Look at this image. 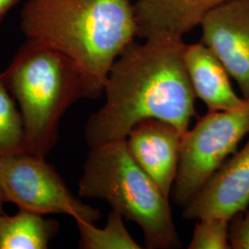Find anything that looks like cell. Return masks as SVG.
Masks as SVG:
<instances>
[{
    "label": "cell",
    "mask_w": 249,
    "mask_h": 249,
    "mask_svg": "<svg viewBox=\"0 0 249 249\" xmlns=\"http://www.w3.org/2000/svg\"><path fill=\"white\" fill-rule=\"evenodd\" d=\"M181 138L174 124L153 118L136 124L125 139L134 160L169 199L178 174Z\"/></svg>",
    "instance_id": "9"
},
{
    "label": "cell",
    "mask_w": 249,
    "mask_h": 249,
    "mask_svg": "<svg viewBox=\"0 0 249 249\" xmlns=\"http://www.w3.org/2000/svg\"><path fill=\"white\" fill-rule=\"evenodd\" d=\"M19 24L26 39L76 63L98 98L113 64L138 30L130 0H27Z\"/></svg>",
    "instance_id": "2"
},
{
    "label": "cell",
    "mask_w": 249,
    "mask_h": 249,
    "mask_svg": "<svg viewBox=\"0 0 249 249\" xmlns=\"http://www.w3.org/2000/svg\"><path fill=\"white\" fill-rule=\"evenodd\" d=\"M18 0H0V23Z\"/></svg>",
    "instance_id": "17"
},
{
    "label": "cell",
    "mask_w": 249,
    "mask_h": 249,
    "mask_svg": "<svg viewBox=\"0 0 249 249\" xmlns=\"http://www.w3.org/2000/svg\"><path fill=\"white\" fill-rule=\"evenodd\" d=\"M202 43L213 52L249 100V0H226L202 20Z\"/></svg>",
    "instance_id": "7"
},
{
    "label": "cell",
    "mask_w": 249,
    "mask_h": 249,
    "mask_svg": "<svg viewBox=\"0 0 249 249\" xmlns=\"http://www.w3.org/2000/svg\"><path fill=\"white\" fill-rule=\"evenodd\" d=\"M6 198L4 196V193H3V190H2V187L0 185V214L4 213V204L6 203Z\"/></svg>",
    "instance_id": "18"
},
{
    "label": "cell",
    "mask_w": 249,
    "mask_h": 249,
    "mask_svg": "<svg viewBox=\"0 0 249 249\" xmlns=\"http://www.w3.org/2000/svg\"><path fill=\"white\" fill-rule=\"evenodd\" d=\"M184 62L195 96L207 106L208 112L234 110L248 103L235 93L223 63L202 42L186 45Z\"/></svg>",
    "instance_id": "11"
},
{
    "label": "cell",
    "mask_w": 249,
    "mask_h": 249,
    "mask_svg": "<svg viewBox=\"0 0 249 249\" xmlns=\"http://www.w3.org/2000/svg\"><path fill=\"white\" fill-rule=\"evenodd\" d=\"M124 217L112 210L107 217L104 228L93 223L76 220L80 233V249H141L126 230Z\"/></svg>",
    "instance_id": "13"
},
{
    "label": "cell",
    "mask_w": 249,
    "mask_h": 249,
    "mask_svg": "<svg viewBox=\"0 0 249 249\" xmlns=\"http://www.w3.org/2000/svg\"><path fill=\"white\" fill-rule=\"evenodd\" d=\"M59 231V223L45 215L18 209L0 214V249H46Z\"/></svg>",
    "instance_id": "12"
},
{
    "label": "cell",
    "mask_w": 249,
    "mask_h": 249,
    "mask_svg": "<svg viewBox=\"0 0 249 249\" xmlns=\"http://www.w3.org/2000/svg\"><path fill=\"white\" fill-rule=\"evenodd\" d=\"M249 134V100L238 109L196 116V124L181 138L173 201L185 207Z\"/></svg>",
    "instance_id": "5"
},
{
    "label": "cell",
    "mask_w": 249,
    "mask_h": 249,
    "mask_svg": "<svg viewBox=\"0 0 249 249\" xmlns=\"http://www.w3.org/2000/svg\"><path fill=\"white\" fill-rule=\"evenodd\" d=\"M25 151V131L17 103L0 72V158Z\"/></svg>",
    "instance_id": "14"
},
{
    "label": "cell",
    "mask_w": 249,
    "mask_h": 249,
    "mask_svg": "<svg viewBox=\"0 0 249 249\" xmlns=\"http://www.w3.org/2000/svg\"><path fill=\"white\" fill-rule=\"evenodd\" d=\"M18 104L25 131V152L45 157L58 138L67 110L80 99L98 96L80 67L66 54L26 39L3 71Z\"/></svg>",
    "instance_id": "3"
},
{
    "label": "cell",
    "mask_w": 249,
    "mask_h": 249,
    "mask_svg": "<svg viewBox=\"0 0 249 249\" xmlns=\"http://www.w3.org/2000/svg\"><path fill=\"white\" fill-rule=\"evenodd\" d=\"M228 237L231 249H249V211L245 215L241 213L231 218Z\"/></svg>",
    "instance_id": "16"
},
{
    "label": "cell",
    "mask_w": 249,
    "mask_h": 249,
    "mask_svg": "<svg viewBox=\"0 0 249 249\" xmlns=\"http://www.w3.org/2000/svg\"><path fill=\"white\" fill-rule=\"evenodd\" d=\"M226 0H137L133 5L137 37L183 38Z\"/></svg>",
    "instance_id": "10"
},
{
    "label": "cell",
    "mask_w": 249,
    "mask_h": 249,
    "mask_svg": "<svg viewBox=\"0 0 249 249\" xmlns=\"http://www.w3.org/2000/svg\"><path fill=\"white\" fill-rule=\"evenodd\" d=\"M185 46L181 38L154 37L124 48L108 73L105 105L85 126L89 148L125 140L136 124L153 118L187 132L196 112Z\"/></svg>",
    "instance_id": "1"
},
{
    "label": "cell",
    "mask_w": 249,
    "mask_h": 249,
    "mask_svg": "<svg viewBox=\"0 0 249 249\" xmlns=\"http://www.w3.org/2000/svg\"><path fill=\"white\" fill-rule=\"evenodd\" d=\"M79 195L106 201L112 210L139 224L148 249L182 247L169 198L134 160L125 140L89 148Z\"/></svg>",
    "instance_id": "4"
},
{
    "label": "cell",
    "mask_w": 249,
    "mask_h": 249,
    "mask_svg": "<svg viewBox=\"0 0 249 249\" xmlns=\"http://www.w3.org/2000/svg\"><path fill=\"white\" fill-rule=\"evenodd\" d=\"M249 205V140L246 146L227 159L194 198L184 207L187 220L223 218L230 221L247 212Z\"/></svg>",
    "instance_id": "8"
},
{
    "label": "cell",
    "mask_w": 249,
    "mask_h": 249,
    "mask_svg": "<svg viewBox=\"0 0 249 249\" xmlns=\"http://www.w3.org/2000/svg\"><path fill=\"white\" fill-rule=\"evenodd\" d=\"M229 223L223 218L199 219L188 245L189 249H229Z\"/></svg>",
    "instance_id": "15"
},
{
    "label": "cell",
    "mask_w": 249,
    "mask_h": 249,
    "mask_svg": "<svg viewBox=\"0 0 249 249\" xmlns=\"http://www.w3.org/2000/svg\"><path fill=\"white\" fill-rule=\"evenodd\" d=\"M0 185L7 202L36 213L66 214L95 223L101 213L74 196L45 157L25 151L0 158Z\"/></svg>",
    "instance_id": "6"
}]
</instances>
